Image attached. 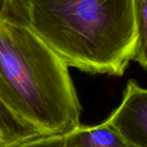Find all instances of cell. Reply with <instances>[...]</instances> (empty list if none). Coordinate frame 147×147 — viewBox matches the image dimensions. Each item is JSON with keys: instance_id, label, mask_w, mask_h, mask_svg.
I'll use <instances>...</instances> for the list:
<instances>
[{"instance_id": "52a82bcc", "label": "cell", "mask_w": 147, "mask_h": 147, "mask_svg": "<svg viewBox=\"0 0 147 147\" xmlns=\"http://www.w3.org/2000/svg\"><path fill=\"white\" fill-rule=\"evenodd\" d=\"M3 147H65V135H38Z\"/></svg>"}, {"instance_id": "277c9868", "label": "cell", "mask_w": 147, "mask_h": 147, "mask_svg": "<svg viewBox=\"0 0 147 147\" xmlns=\"http://www.w3.org/2000/svg\"><path fill=\"white\" fill-rule=\"evenodd\" d=\"M65 147H131L109 125H79L65 135Z\"/></svg>"}, {"instance_id": "ba28073f", "label": "cell", "mask_w": 147, "mask_h": 147, "mask_svg": "<svg viewBox=\"0 0 147 147\" xmlns=\"http://www.w3.org/2000/svg\"><path fill=\"white\" fill-rule=\"evenodd\" d=\"M4 95L5 93L0 85V130L8 127L16 119V113L6 102Z\"/></svg>"}, {"instance_id": "6da1fadb", "label": "cell", "mask_w": 147, "mask_h": 147, "mask_svg": "<svg viewBox=\"0 0 147 147\" xmlns=\"http://www.w3.org/2000/svg\"><path fill=\"white\" fill-rule=\"evenodd\" d=\"M31 28L68 66L122 76L133 60L134 0H28Z\"/></svg>"}, {"instance_id": "5b68a950", "label": "cell", "mask_w": 147, "mask_h": 147, "mask_svg": "<svg viewBox=\"0 0 147 147\" xmlns=\"http://www.w3.org/2000/svg\"><path fill=\"white\" fill-rule=\"evenodd\" d=\"M137 43L133 60L147 70V0H134Z\"/></svg>"}, {"instance_id": "7a4b0ae2", "label": "cell", "mask_w": 147, "mask_h": 147, "mask_svg": "<svg viewBox=\"0 0 147 147\" xmlns=\"http://www.w3.org/2000/svg\"><path fill=\"white\" fill-rule=\"evenodd\" d=\"M69 66L28 24L0 22V84L13 109L41 135L80 124Z\"/></svg>"}, {"instance_id": "9c48e42d", "label": "cell", "mask_w": 147, "mask_h": 147, "mask_svg": "<svg viewBox=\"0 0 147 147\" xmlns=\"http://www.w3.org/2000/svg\"><path fill=\"white\" fill-rule=\"evenodd\" d=\"M0 147H3V143H2L1 140H0Z\"/></svg>"}, {"instance_id": "8992f818", "label": "cell", "mask_w": 147, "mask_h": 147, "mask_svg": "<svg viewBox=\"0 0 147 147\" xmlns=\"http://www.w3.org/2000/svg\"><path fill=\"white\" fill-rule=\"evenodd\" d=\"M0 22H12L28 25V0H0Z\"/></svg>"}, {"instance_id": "3957f363", "label": "cell", "mask_w": 147, "mask_h": 147, "mask_svg": "<svg viewBox=\"0 0 147 147\" xmlns=\"http://www.w3.org/2000/svg\"><path fill=\"white\" fill-rule=\"evenodd\" d=\"M104 121L131 147H147V89L128 80L121 103Z\"/></svg>"}]
</instances>
